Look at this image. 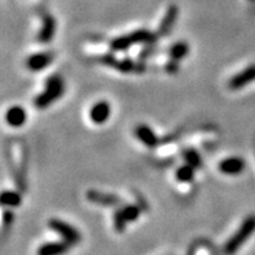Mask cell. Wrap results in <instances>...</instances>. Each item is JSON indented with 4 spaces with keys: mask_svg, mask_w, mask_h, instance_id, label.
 I'll list each match as a JSON object with an SVG mask.
<instances>
[{
    "mask_svg": "<svg viewBox=\"0 0 255 255\" xmlns=\"http://www.w3.org/2000/svg\"><path fill=\"white\" fill-rule=\"evenodd\" d=\"M194 175H195V168H193L191 165L186 164L185 163L184 165L181 167H178L176 169V180L178 182H184V184H188V182H191L194 180Z\"/></svg>",
    "mask_w": 255,
    "mask_h": 255,
    "instance_id": "cell-18",
    "label": "cell"
},
{
    "mask_svg": "<svg viewBox=\"0 0 255 255\" xmlns=\"http://www.w3.org/2000/svg\"><path fill=\"white\" fill-rule=\"evenodd\" d=\"M127 220L123 218V215L120 214V211H116L114 215V227L118 232H124L125 227H127Z\"/></svg>",
    "mask_w": 255,
    "mask_h": 255,
    "instance_id": "cell-21",
    "label": "cell"
},
{
    "mask_svg": "<svg viewBox=\"0 0 255 255\" xmlns=\"http://www.w3.org/2000/svg\"><path fill=\"white\" fill-rule=\"evenodd\" d=\"M90 120L97 125H102L107 123L110 116H111V104L107 101H99L93 104L89 112Z\"/></svg>",
    "mask_w": 255,
    "mask_h": 255,
    "instance_id": "cell-8",
    "label": "cell"
},
{
    "mask_svg": "<svg viewBox=\"0 0 255 255\" xmlns=\"http://www.w3.org/2000/svg\"><path fill=\"white\" fill-rule=\"evenodd\" d=\"M98 60L106 67L116 69L121 73H141L146 69V67L142 63H134L131 59H118L112 54L102 55L101 57H98Z\"/></svg>",
    "mask_w": 255,
    "mask_h": 255,
    "instance_id": "cell-4",
    "label": "cell"
},
{
    "mask_svg": "<svg viewBox=\"0 0 255 255\" xmlns=\"http://www.w3.org/2000/svg\"><path fill=\"white\" fill-rule=\"evenodd\" d=\"M134 135L138 141L142 142L144 146H147L148 148H156L159 144L158 135L155 134V131L151 128L146 124H139L135 127Z\"/></svg>",
    "mask_w": 255,
    "mask_h": 255,
    "instance_id": "cell-10",
    "label": "cell"
},
{
    "mask_svg": "<svg viewBox=\"0 0 255 255\" xmlns=\"http://www.w3.org/2000/svg\"><path fill=\"white\" fill-rule=\"evenodd\" d=\"M255 81V64L250 65V67L245 68L244 71L239 72L235 74L231 80L228 81V88L231 90H240L248 86L249 84H252Z\"/></svg>",
    "mask_w": 255,
    "mask_h": 255,
    "instance_id": "cell-6",
    "label": "cell"
},
{
    "mask_svg": "<svg viewBox=\"0 0 255 255\" xmlns=\"http://www.w3.org/2000/svg\"><path fill=\"white\" fill-rule=\"evenodd\" d=\"M69 244L61 242H46L40 245L37 250V255H64L69 250Z\"/></svg>",
    "mask_w": 255,
    "mask_h": 255,
    "instance_id": "cell-14",
    "label": "cell"
},
{
    "mask_svg": "<svg viewBox=\"0 0 255 255\" xmlns=\"http://www.w3.org/2000/svg\"><path fill=\"white\" fill-rule=\"evenodd\" d=\"M245 167L246 164L244 159L239 158V156H231V158H227L220 161L219 171L224 173V175L236 176L245 171Z\"/></svg>",
    "mask_w": 255,
    "mask_h": 255,
    "instance_id": "cell-12",
    "label": "cell"
},
{
    "mask_svg": "<svg viewBox=\"0 0 255 255\" xmlns=\"http://www.w3.org/2000/svg\"><path fill=\"white\" fill-rule=\"evenodd\" d=\"M56 31V20L51 14H44L42 20V27L38 33V40L40 43H48L54 39Z\"/></svg>",
    "mask_w": 255,
    "mask_h": 255,
    "instance_id": "cell-13",
    "label": "cell"
},
{
    "mask_svg": "<svg viewBox=\"0 0 255 255\" xmlns=\"http://www.w3.org/2000/svg\"><path fill=\"white\" fill-rule=\"evenodd\" d=\"M189 54V44L186 42H176L169 47L168 50V55H169V59L175 61H180L184 59L186 55Z\"/></svg>",
    "mask_w": 255,
    "mask_h": 255,
    "instance_id": "cell-16",
    "label": "cell"
},
{
    "mask_svg": "<svg viewBox=\"0 0 255 255\" xmlns=\"http://www.w3.org/2000/svg\"><path fill=\"white\" fill-rule=\"evenodd\" d=\"M250 1H255V0H250Z\"/></svg>",
    "mask_w": 255,
    "mask_h": 255,
    "instance_id": "cell-25",
    "label": "cell"
},
{
    "mask_svg": "<svg viewBox=\"0 0 255 255\" xmlns=\"http://www.w3.org/2000/svg\"><path fill=\"white\" fill-rule=\"evenodd\" d=\"M27 120V114L24 108L20 107V106H14V107H10L9 110L5 114V121L8 123V125L13 128H20L26 123Z\"/></svg>",
    "mask_w": 255,
    "mask_h": 255,
    "instance_id": "cell-15",
    "label": "cell"
},
{
    "mask_svg": "<svg viewBox=\"0 0 255 255\" xmlns=\"http://www.w3.org/2000/svg\"><path fill=\"white\" fill-rule=\"evenodd\" d=\"M178 18V8L176 5H169L168 9L165 10V14L161 20L160 25H159L158 29V35L159 38L168 37L171 34L172 29L175 26V22Z\"/></svg>",
    "mask_w": 255,
    "mask_h": 255,
    "instance_id": "cell-11",
    "label": "cell"
},
{
    "mask_svg": "<svg viewBox=\"0 0 255 255\" xmlns=\"http://www.w3.org/2000/svg\"><path fill=\"white\" fill-rule=\"evenodd\" d=\"M12 222H13V214L10 211H4L3 214V223L5 227H8L9 224H12Z\"/></svg>",
    "mask_w": 255,
    "mask_h": 255,
    "instance_id": "cell-24",
    "label": "cell"
},
{
    "mask_svg": "<svg viewBox=\"0 0 255 255\" xmlns=\"http://www.w3.org/2000/svg\"><path fill=\"white\" fill-rule=\"evenodd\" d=\"M64 91H65L64 80L59 74H54L46 80L44 90L34 98V106L38 110H46L63 97Z\"/></svg>",
    "mask_w": 255,
    "mask_h": 255,
    "instance_id": "cell-1",
    "label": "cell"
},
{
    "mask_svg": "<svg viewBox=\"0 0 255 255\" xmlns=\"http://www.w3.org/2000/svg\"><path fill=\"white\" fill-rule=\"evenodd\" d=\"M48 228L54 231L55 233L60 236L64 241L69 245H78L81 242L82 236L78 232V229L69 223L60 220V219H50L48 220Z\"/></svg>",
    "mask_w": 255,
    "mask_h": 255,
    "instance_id": "cell-5",
    "label": "cell"
},
{
    "mask_svg": "<svg viewBox=\"0 0 255 255\" xmlns=\"http://www.w3.org/2000/svg\"><path fill=\"white\" fill-rule=\"evenodd\" d=\"M54 60V55L51 52H38L26 59V68L31 72H40L50 67V64Z\"/></svg>",
    "mask_w": 255,
    "mask_h": 255,
    "instance_id": "cell-9",
    "label": "cell"
},
{
    "mask_svg": "<svg viewBox=\"0 0 255 255\" xmlns=\"http://www.w3.org/2000/svg\"><path fill=\"white\" fill-rule=\"evenodd\" d=\"M86 198L91 203H95V205L99 206H106V207H110V206H119L121 203V198L119 195L111 194V193H103V191H98L91 189L86 193Z\"/></svg>",
    "mask_w": 255,
    "mask_h": 255,
    "instance_id": "cell-7",
    "label": "cell"
},
{
    "mask_svg": "<svg viewBox=\"0 0 255 255\" xmlns=\"http://www.w3.org/2000/svg\"><path fill=\"white\" fill-rule=\"evenodd\" d=\"M165 71H167L168 73H171V74L177 73V72H178V61L171 60V59H169V61L165 64Z\"/></svg>",
    "mask_w": 255,
    "mask_h": 255,
    "instance_id": "cell-23",
    "label": "cell"
},
{
    "mask_svg": "<svg viewBox=\"0 0 255 255\" xmlns=\"http://www.w3.org/2000/svg\"><path fill=\"white\" fill-rule=\"evenodd\" d=\"M182 156H184L185 163H186V164H189V165H191V167L195 168V169H199V168L202 167V164H203L201 154H199L197 150L189 148V150L184 151Z\"/></svg>",
    "mask_w": 255,
    "mask_h": 255,
    "instance_id": "cell-19",
    "label": "cell"
},
{
    "mask_svg": "<svg viewBox=\"0 0 255 255\" xmlns=\"http://www.w3.org/2000/svg\"><path fill=\"white\" fill-rule=\"evenodd\" d=\"M119 211L123 215V218L127 220V223L135 222L139 218V215H141V208L138 207L137 205H127L123 208H120Z\"/></svg>",
    "mask_w": 255,
    "mask_h": 255,
    "instance_id": "cell-20",
    "label": "cell"
},
{
    "mask_svg": "<svg viewBox=\"0 0 255 255\" xmlns=\"http://www.w3.org/2000/svg\"><path fill=\"white\" fill-rule=\"evenodd\" d=\"M0 199H1V205L4 207H18L22 203V197L20 193L13 190H4Z\"/></svg>",
    "mask_w": 255,
    "mask_h": 255,
    "instance_id": "cell-17",
    "label": "cell"
},
{
    "mask_svg": "<svg viewBox=\"0 0 255 255\" xmlns=\"http://www.w3.org/2000/svg\"><path fill=\"white\" fill-rule=\"evenodd\" d=\"M158 38V34L152 33L147 29H138L128 35H120L112 39L110 47L115 52H120V51L129 50L134 44H155Z\"/></svg>",
    "mask_w": 255,
    "mask_h": 255,
    "instance_id": "cell-2",
    "label": "cell"
},
{
    "mask_svg": "<svg viewBox=\"0 0 255 255\" xmlns=\"http://www.w3.org/2000/svg\"><path fill=\"white\" fill-rule=\"evenodd\" d=\"M255 233V215H249L240 225L236 233L227 241L223 253L224 255H235L246 241Z\"/></svg>",
    "mask_w": 255,
    "mask_h": 255,
    "instance_id": "cell-3",
    "label": "cell"
},
{
    "mask_svg": "<svg viewBox=\"0 0 255 255\" xmlns=\"http://www.w3.org/2000/svg\"><path fill=\"white\" fill-rule=\"evenodd\" d=\"M156 52V47H155V44H146V47L141 51V54H139V59L141 60H146L148 57H151L152 55H155Z\"/></svg>",
    "mask_w": 255,
    "mask_h": 255,
    "instance_id": "cell-22",
    "label": "cell"
}]
</instances>
